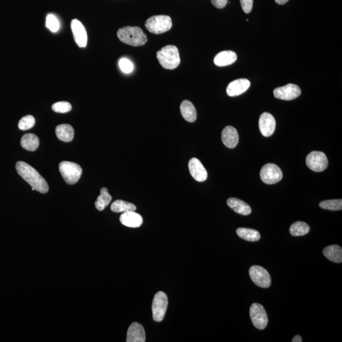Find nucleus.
I'll return each instance as SVG.
<instances>
[{
	"instance_id": "f257e3e1",
	"label": "nucleus",
	"mask_w": 342,
	"mask_h": 342,
	"mask_svg": "<svg viewBox=\"0 0 342 342\" xmlns=\"http://www.w3.org/2000/svg\"><path fill=\"white\" fill-rule=\"evenodd\" d=\"M16 170L19 174L27 183L30 184L32 190H36L41 193L48 192V183L40 174L35 169L24 162L19 161L16 164Z\"/></svg>"
},
{
	"instance_id": "f03ea898",
	"label": "nucleus",
	"mask_w": 342,
	"mask_h": 342,
	"mask_svg": "<svg viewBox=\"0 0 342 342\" xmlns=\"http://www.w3.org/2000/svg\"><path fill=\"white\" fill-rule=\"evenodd\" d=\"M119 40L132 46H140L147 43V37L139 27H124L118 31Z\"/></svg>"
},
{
	"instance_id": "7ed1b4c3",
	"label": "nucleus",
	"mask_w": 342,
	"mask_h": 342,
	"mask_svg": "<svg viewBox=\"0 0 342 342\" xmlns=\"http://www.w3.org/2000/svg\"><path fill=\"white\" fill-rule=\"evenodd\" d=\"M157 58L161 66L168 70L176 69L181 62L178 49L174 45H167L160 49Z\"/></svg>"
},
{
	"instance_id": "20e7f679",
	"label": "nucleus",
	"mask_w": 342,
	"mask_h": 342,
	"mask_svg": "<svg viewBox=\"0 0 342 342\" xmlns=\"http://www.w3.org/2000/svg\"><path fill=\"white\" fill-rule=\"evenodd\" d=\"M145 27L151 33L161 35L171 30L172 26V19L168 15H155L147 19Z\"/></svg>"
},
{
	"instance_id": "39448f33",
	"label": "nucleus",
	"mask_w": 342,
	"mask_h": 342,
	"mask_svg": "<svg viewBox=\"0 0 342 342\" xmlns=\"http://www.w3.org/2000/svg\"><path fill=\"white\" fill-rule=\"evenodd\" d=\"M59 170L63 179L70 185L78 183L83 173L80 165L69 161L61 162L59 164Z\"/></svg>"
},
{
	"instance_id": "423d86ee",
	"label": "nucleus",
	"mask_w": 342,
	"mask_h": 342,
	"mask_svg": "<svg viewBox=\"0 0 342 342\" xmlns=\"http://www.w3.org/2000/svg\"><path fill=\"white\" fill-rule=\"evenodd\" d=\"M168 298L167 295L163 292H159L155 295L152 302V314L154 320L161 322L167 311Z\"/></svg>"
},
{
	"instance_id": "0eeeda50",
	"label": "nucleus",
	"mask_w": 342,
	"mask_h": 342,
	"mask_svg": "<svg viewBox=\"0 0 342 342\" xmlns=\"http://www.w3.org/2000/svg\"><path fill=\"white\" fill-rule=\"evenodd\" d=\"M260 175L261 180L267 184L277 183L283 178L282 171L274 164H267L263 166Z\"/></svg>"
},
{
	"instance_id": "6e6552de",
	"label": "nucleus",
	"mask_w": 342,
	"mask_h": 342,
	"mask_svg": "<svg viewBox=\"0 0 342 342\" xmlns=\"http://www.w3.org/2000/svg\"><path fill=\"white\" fill-rule=\"evenodd\" d=\"M251 280L256 286L262 289H267L271 285V276L266 269L259 265H253L249 269Z\"/></svg>"
},
{
	"instance_id": "1a4fd4ad",
	"label": "nucleus",
	"mask_w": 342,
	"mask_h": 342,
	"mask_svg": "<svg viewBox=\"0 0 342 342\" xmlns=\"http://www.w3.org/2000/svg\"><path fill=\"white\" fill-rule=\"evenodd\" d=\"M250 316L253 325L258 330H264L268 324V317L262 305L254 303L250 309Z\"/></svg>"
},
{
	"instance_id": "9d476101",
	"label": "nucleus",
	"mask_w": 342,
	"mask_h": 342,
	"mask_svg": "<svg viewBox=\"0 0 342 342\" xmlns=\"http://www.w3.org/2000/svg\"><path fill=\"white\" fill-rule=\"evenodd\" d=\"M307 167L314 172H322L328 168V160L323 152L313 151L306 157Z\"/></svg>"
},
{
	"instance_id": "9b49d317",
	"label": "nucleus",
	"mask_w": 342,
	"mask_h": 342,
	"mask_svg": "<svg viewBox=\"0 0 342 342\" xmlns=\"http://www.w3.org/2000/svg\"><path fill=\"white\" fill-rule=\"evenodd\" d=\"M274 97L283 100H293L301 94V89L298 85L288 84L277 87L273 91Z\"/></svg>"
},
{
	"instance_id": "f8f14e48",
	"label": "nucleus",
	"mask_w": 342,
	"mask_h": 342,
	"mask_svg": "<svg viewBox=\"0 0 342 342\" xmlns=\"http://www.w3.org/2000/svg\"><path fill=\"white\" fill-rule=\"evenodd\" d=\"M258 126L261 134L265 137H269L273 134L275 130L276 121L271 114L264 112L261 114Z\"/></svg>"
},
{
	"instance_id": "ddd939ff",
	"label": "nucleus",
	"mask_w": 342,
	"mask_h": 342,
	"mask_svg": "<svg viewBox=\"0 0 342 342\" xmlns=\"http://www.w3.org/2000/svg\"><path fill=\"white\" fill-rule=\"evenodd\" d=\"M71 29L74 40L78 46L85 48L87 45V35L85 26L79 20L74 19L71 22Z\"/></svg>"
},
{
	"instance_id": "4468645a",
	"label": "nucleus",
	"mask_w": 342,
	"mask_h": 342,
	"mask_svg": "<svg viewBox=\"0 0 342 342\" xmlns=\"http://www.w3.org/2000/svg\"><path fill=\"white\" fill-rule=\"evenodd\" d=\"M189 171L193 179L199 182H204L208 179V171L203 164L197 158H192L189 161Z\"/></svg>"
},
{
	"instance_id": "2eb2a0df",
	"label": "nucleus",
	"mask_w": 342,
	"mask_h": 342,
	"mask_svg": "<svg viewBox=\"0 0 342 342\" xmlns=\"http://www.w3.org/2000/svg\"><path fill=\"white\" fill-rule=\"evenodd\" d=\"M250 86H251V82L248 80L239 79L229 83L227 87L226 93L231 97L239 96L247 91Z\"/></svg>"
},
{
	"instance_id": "dca6fc26",
	"label": "nucleus",
	"mask_w": 342,
	"mask_h": 342,
	"mask_svg": "<svg viewBox=\"0 0 342 342\" xmlns=\"http://www.w3.org/2000/svg\"><path fill=\"white\" fill-rule=\"evenodd\" d=\"M146 335L143 326L138 323H132L127 333V342H145Z\"/></svg>"
},
{
	"instance_id": "f3484780",
	"label": "nucleus",
	"mask_w": 342,
	"mask_h": 342,
	"mask_svg": "<svg viewBox=\"0 0 342 342\" xmlns=\"http://www.w3.org/2000/svg\"><path fill=\"white\" fill-rule=\"evenodd\" d=\"M221 139L226 147L234 148L239 142V135L235 128L228 126L222 130Z\"/></svg>"
},
{
	"instance_id": "a211bd4d",
	"label": "nucleus",
	"mask_w": 342,
	"mask_h": 342,
	"mask_svg": "<svg viewBox=\"0 0 342 342\" xmlns=\"http://www.w3.org/2000/svg\"><path fill=\"white\" fill-rule=\"evenodd\" d=\"M119 219L124 226L129 227V228H139L143 224L142 217L135 211L123 213Z\"/></svg>"
},
{
	"instance_id": "6ab92c4d",
	"label": "nucleus",
	"mask_w": 342,
	"mask_h": 342,
	"mask_svg": "<svg viewBox=\"0 0 342 342\" xmlns=\"http://www.w3.org/2000/svg\"><path fill=\"white\" fill-rule=\"evenodd\" d=\"M227 204L235 213L243 215H248L252 213V209L246 202L236 198H230L227 200Z\"/></svg>"
},
{
	"instance_id": "aec40b11",
	"label": "nucleus",
	"mask_w": 342,
	"mask_h": 342,
	"mask_svg": "<svg viewBox=\"0 0 342 342\" xmlns=\"http://www.w3.org/2000/svg\"><path fill=\"white\" fill-rule=\"evenodd\" d=\"M237 60V55L233 51H223L215 56L214 62L219 67L227 66L233 64Z\"/></svg>"
},
{
	"instance_id": "412c9836",
	"label": "nucleus",
	"mask_w": 342,
	"mask_h": 342,
	"mask_svg": "<svg viewBox=\"0 0 342 342\" xmlns=\"http://www.w3.org/2000/svg\"><path fill=\"white\" fill-rule=\"evenodd\" d=\"M180 111L183 118L189 123H194L197 118V110L190 101L184 100L180 105Z\"/></svg>"
},
{
	"instance_id": "4be33fe9",
	"label": "nucleus",
	"mask_w": 342,
	"mask_h": 342,
	"mask_svg": "<svg viewBox=\"0 0 342 342\" xmlns=\"http://www.w3.org/2000/svg\"><path fill=\"white\" fill-rule=\"evenodd\" d=\"M55 133L60 140L64 142H71L74 139V130L71 125L64 124L57 126L55 129Z\"/></svg>"
},
{
	"instance_id": "5701e85b",
	"label": "nucleus",
	"mask_w": 342,
	"mask_h": 342,
	"mask_svg": "<svg viewBox=\"0 0 342 342\" xmlns=\"http://www.w3.org/2000/svg\"><path fill=\"white\" fill-rule=\"evenodd\" d=\"M323 255L328 260L335 263L342 262V249L337 245H330L323 250Z\"/></svg>"
},
{
	"instance_id": "b1692460",
	"label": "nucleus",
	"mask_w": 342,
	"mask_h": 342,
	"mask_svg": "<svg viewBox=\"0 0 342 342\" xmlns=\"http://www.w3.org/2000/svg\"><path fill=\"white\" fill-rule=\"evenodd\" d=\"M21 144L24 149L34 152L39 147L40 140L37 135L28 133L22 137Z\"/></svg>"
},
{
	"instance_id": "393cba45",
	"label": "nucleus",
	"mask_w": 342,
	"mask_h": 342,
	"mask_svg": "<svg viewBox=\"0 0 342 342\" xmlns=\"http://www.w3.org/2000/svg\"><path fill=\"white\" fill-rule=\"evenodd\" d=\"M236 234L242 239L248 242H257L260 240V235L258 231L256 229L240 228L236 230Z\"/></svg>"
},
{
	"instance_id": "a878e982",
	"label": "nucleus",
	"mask_w": 342,
	"mask_h": 342,
	"mask_svg": "<svg viewBox=\"0 0 342 342\" xmlns=\"http://www.w3.org/2000/svg\"><path fill=\"white\" fill-rule=\"evenodd\" d=\"M112 197L109 194L107 188H102L100 190V195L98 196L94 205L97 210L102 211L109 206Z\"/></svg>"
},
{
	"instance_id": "bb28decb",
	"label": "nucleus",
	"mask_w": 342,
	"mask_h": 342,
	"mask_svg": "<svg viewBox=\"0 0 342 342\" xmlns=\"http://www.w3.org/2000/svg\"><path fill=\"white\" fill-rule=\"evenodd\" d=\"M111 211L116 213L128 212V211H136V207L135 205L124 200H116L111 206Z\"/></svg>"
},
{
	"instance_id": "cd10ccee",
	"label": "nucleus",
	"mask_w": 342,
	"mask_h": 342,
	"mask_svg": "<svg viewBox=\"0 0 342 342\" xmlns=\"http://www.w3.org/2000/svg\"><path fill=\"white\" fill-rule=\"evenodd\" d=\"M310 231L309 225L304 222H294L290 228V233L294 236H300L307 235Z\"/></svg>"
},
{
	"instance_id": "c85d7f7f",
	"label": "nucleus",
	"mask_w": 342,
	"mask_h": 342,
	"mask_svg": "<svg viewBox=\"0 0 342 342\" xmlns=\"http://www.w3.org/2000/svg\"><path fill=\"white\" fill-rule=\"evenodd\" d=\"M319 207L321 209H326V210L341 211L342 209V200L341 199L325 200L319 204Z\"/></svg>"
},
{
	"instance_id": "c756f323",
	"label": "nucleus",
	"mask_w": 342,
	"mask_h": 342,
	"mask_svg": "<svg viewBox=\"0 0 342 342\" xmlns=\"http://www.w3.org/2000/svg\"><path fill=\"white\" fill-rule=\"evenodd\" d=\"M35 118L32 116H30V115H28V116L24 117L20 120L18 126H19L20 129L26 130L31 129L35 126Z\"/></svg>"
},
{
	"instance_id": "7c9ffc66",
	"label": "nucleus",
	"mask_w": 342,
	"mask_h": 342,
	"mask_svg": "<svg viewBox=\"0 0 342 342\" xmlns=\"http://www.w3.org/2000/svg\"><path fill=\"white\" fill-rule=\"evenodd\" d=\"M46 26L47 28L53 33H57L60 28L59 21L55 15L49 14L47 15L46 20Z\"/></svg>"
},
{
	"instance_id": "2f4dec72",
	"label": "nucleus",
	"mask_w": 342,
	"mask_h": 342,
	"mask_svg": "<svg viewBox=\"0 0 342 342\" xmlns=\"http://www.w3.org/2000/svg\"><path fill=\"white\" fill-rule=\"evenodd\" d=\"M72 105L67 102H60L54 103L52 110L57 113L64 114L71 111Z\"/></svg>"
},
{
	"instance_id": "473e14b6",
	"label": "nucleus",
	"mask_w": 342,
	"mask_h": 342,
	"mask_svg": "<svg viewBox=\"0 0 342 342\" xmlns=\"http://www.w3.org/2000/svg\"><path fill=\"white\" fill-rule=\"evenodd\" d=\"M119 67L124 73L129 74L134 69V65L129 59L126 58H121L119 62Z\"/></svg>"
},
{
	"instance_id": "72a5a7b5",
	"label": "nucleus",
	"mask_w": 342,
	"mask_h": 342,
	"mask_svg": "<svg viewBox=\"0 0 342 342\" xmlns=\"http://www.w3.org/2000/svg\"><path fill=\"white\" fill-rule=\"evenodd\" d=\"M240 3L245 13H251L253 7V0H240Z\"/></svg>"
},
{
	"instance_id": "f704fd0d",
	"label": "nucleus",
	"mask_w": 342,
	"mask_h": 342,
	"mask_svg": "<svg viewBox=\"0 0 342 342\" xmlns=\"http://www.w3.org/2000/svg\"><path fill=\"white\" fill-rule=\"evenodd\" d=\"M228 0H211V3L215 7L222 9L226 6Z\"/></svg>"
},
{
	"instance_id": "c9c22d12",
	"label": "nucleus",
	"mask_w": 342,
	"mask_h": 342,
	"mask_svg": "<svg viewBox=\"0 0 342 342\" xmlns=\"http://www.w3.org/2000/svg\"><path fill=\"white\" fill-rule=\"evenodd\" d=\"M292 342H302V339H301V337L300 336V335H297V336L295 337L293 340H292Z\"/></svg>"
},
{
	"instance_id": "e433bc0d",
	"label": "nucleus",
	"mask_w": 342,
	"mask_h": 342,
	"mask_svg": "<svg viewBox=\"0 0 342 342\" xmlns=\"http://www.w3.org/2000/svg\"><path fill=\"white\" fill-rule=\"evenodd\" d=\"M289 1V0H275L276 3L279 4H285Z\"/></svg>"
}]
</instances>
